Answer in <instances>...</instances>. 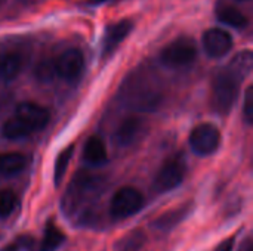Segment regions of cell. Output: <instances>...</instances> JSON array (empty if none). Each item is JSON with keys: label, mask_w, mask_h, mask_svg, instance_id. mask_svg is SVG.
<instances>
[{"label": "cell", "mask_w": 253, "mask_h": 251, "mask_svg": "<svg viewBox=\"0 0 253 251\" xmlns=\"http://www.w3.org/2000/svg\"><path fill=\"white\" fill-rule=\"evenodd\" d=\"M240 78L230 67L216 72L212 81V96L211 104L215 112L218 114H228L239 96V83Z\"/></svg>", "instance_id": "cell-1"}, {"label": "cell", "mask_w": 253, "mask_h": 251, "mask_svg": "<svg viewBox=\"0 0 253 251\" xmlns=\"http://www.w3.org/2000/svg\"><path fill=\"white\" fill-rule=\"evenodd\" d=\"M122 89L125 102L138 111H151L160 104L162 99V95L157 90L156 84L138 75H133L132 81L125 83V87Z\"/></svg>", "instance_id": "cell-2"}, {"label": "cell", "mask_w": 253, "mask_h": 251, "mask_svg": "<svg viewBox=\"0 0 253 251\" xmlns=\"http://www.w3.org/2000/svg\"><path fill=\"white\" fill-rule=\"evenodd\" d=\"M185 173H187V164L181 154L168 158L162 164L160 170L154 178V183H153L154 191L159 194L173 191L184 182Z\"/></svg>", "instance_id": "cell-3"}, {"label": "cell", "mask_w": 253, "mask_h": 251, "mask_svg": "<svg viewBox=\"0 0 253 251\" xmlns=\"http://www.w3.org/2000/svg\"><path fill=\"white\" fill-rule=\"evenodd\" d=\"M144 207V195L133 186L117 189L110 203V215L116 220L127 219Z\"/></svg>", "instance_id": "cell-4"}, {"label": "cell", "mask_w": 253, "mask_h": 251, "mask_svg": "<svg viewBox=\"0 0 253 251\" xmlns=\"http://www.w3.org/2000/svg\"><path fill=\"white\" fill-rule=\"evenodd\" d=\"M197 56V46L190 37H179L169 43L162 55L160 61L168 68H182L190 65Z\"/></svg>", "instance_id": "cell-5"}, {"label": "cell", "mask_w": 253, "mask_h": 251, "mask_svg": "<svg viewBox=\"0 0 253 251\" xmlns=\"http://www.w3.org/2000/svg\"><path fill=\"white\" fill-rule=\"evenodd\" d=\"M219 143L221 132L212 123H202L190 133V146L200 157L213 154L219 148Z\"/></svg>", "instance_id": "cell-6"}, {"label": "cell", "mask_w": 253, "mask_h": 251, "mask_svg": "<svg viewBox=\"0 0 253 251\" xmlns=\"http://www.w3.org/2000/svg\"><path fill=\"white\" fill-rule=\"evenodd\" d=\"M84 70V56L79 49H67L55 59L56 75L65 81H76Z\"/></svg>", "instance_id": "cell-7"}, {"label": "cell", "mask_w": 253, "mask_h": 251, "mask_svg": "<svg viewBox=\"0 0 253 251\" xmlns=\"http://www.w3.org/2000/svg\"><path fill=\"white\" fill-rule=\"evenodd\" d=\"M15 117H18L22 123H25L33 132L42 130L43 127L47 126L50 120L49 111L34 102H21L15 108Z\"/></svg>", "instance_id": "cell-8"}, {"label": "cell", "mask_w": 253, "mask_h": 251, "mask_svg": "<svg viewBox=\"0 0 253 251\" xmlns=\"http://www.w3.org/2000/svg\"><path fill=\"white\" fill-rule=\"evenodd\" d=\"M203 47L211 58H222L233 47V37L222 28H209L203 34Z\"/></svg>", "instance_id": "cell-9"}, {"label": "cell", "mask_w": 253, "mask_h": 251, "mask_svg": "<svg viewBox=\"0 0 253 251\" xmlns=\"http://www.w3.org/2000/svg\"><path fill=\"white\" fill-rule=\"evenodd\" d=\"M147 132V124L139 117L125 118L116 130V142L120 146H130L138 142Z\"/></svg>", "instance_id": "cell-10"}, {"label": "cell", "mask_w": 253, "mask_h": 251, "mask_svg": "<svg viewBox=\"0 0 253 251\" xmlns=\"http://www.w3.org/2000/svg\"><path fill=\"white\" fill-rule=\"evenodd\" d=\"M132 28H133V24L130 19H122V21L110 25L105 31V36H104L102 55L104 56L111 55L119 47V44L129 36Z\"/></svg>", "instance_id": "cell-11"}, {"label": "cell", "mask_w": 253, "mask_h": 251, "mask_svg": "<svg viewBox=\"0 0 253 251\" xmlns=\"http://www.w3.org/2000/svg\"><path fill=\"white\" fill-rule=\"evenodd\" d=\"M83 160L90 166H102L104 163H107V148L101 138L90 136L86 141L83 148Z\"/></svg>", "instance_id": "cell-12"}, {"label": "cell", "mask_w": 253, "mask_h": 251, "mask_svg": "<svg viewBox=\"0 0 253 251\" xmlns=\"http://www.w3.org/2000/svg\"><path fill=\"white\" fill-rule=\"evenodd\" d=\"M27 167V157L21 152H1L0 154V175L15 176Z\"/></svg>", "instance_id": "cell-13"}, {"label": "cell", "mask_w": 253, "mask_h": 251, "mask_svg": "<svg viewBox=\"0 0 253 251\" xmlns=\"http://www.w3.org/2000/svg\"><path fill=\"white\" fill-rule=\"evenodd\" d=\"M22 68V59L18 53L0 55V80L10 81L16 78Z\"/></svg>", "instance_id": "cell-14"}, {"label": "cell", "mask_w": 253, "mask_h": 251, "mask_svg": "<svg viewBox=\"0 0 253 251\" xmlns=\"http://www.w3.org/2000/svg\"><path fill=\"white\" fill-rule=\"evenodd\" d=\"M216 18L219 22L234 27V28H245L248 27V22H249L245 13L233 6H221L216 10Z\"/></svg>", "instance_id": "cell-15"}, {"label": "cell", "mask_w": 253, "mask_h": 251, "mask_svg": "<svg viewBox=\"0 0 253 251\" xmlns=\"http://www.w3.org/2000/svg\"><path fill=\"white\" fill-rule=\"evenodd\" d=\"M31 133H33V130L25 123H22L18 117H15V115L7 118L3 123V126H1V136L6 138V139H10V141L27 138Z\"/></svg>", "instance_id": "cell-16"}, {"label": "cell", "mask_w": 253, "mask_h": 251, "mask_svg": "<svg viewBox=\"0 0 253 251\" xmlns=\"http://www.w3.org/2000/svg\"><path fill=\"white\" fill-rule=\"evenodd\" d=\"M252 52H251V50H245V52L239 53V55L231 61V64H230L228 67H230L240 78H245V77L251 72V70H252Z\"/></svg>", "instance_id": "cell-17"}, {"label": "cell", "mask_w": 253, "mask_h": 251, "mask_svg": "<svg viewBox=\"0 0 253 251\" xmlns=\"http://www.w3.org/2000/svg\"><path fill=\"white\" fill-rule=\"evenodd\" d=\"M73 151H74V145H70L68 148H65L56 158L55 161V170H53V179H55V183L56 186L61 183L65 172H67V167L70 164V160L73 157Z\"/></svg>", "instance_id": "cell-18"}, {"label": "cell", "mask_w": 253, "mask_h": 251, "mask_svg": "<svg viewBox=\"0 0 253 251\" xmlns=\"http://www.w3.org/2000/svg\"><path fill=\"white\" fill-rule=\"evenodd\" d=\"M62 241H64L62 232L53 223H49L43 238V251H53L56 247H59Z\"/></svg>", "instance_id": "cell-19"}, {"label": "cell", "mask_w": 253, "mask_h": 251, "mask_svg": "<svg viewBox=\"0 0 253 251\" xmlns=\"http://www.w3.org/2000/svg\"><path fill=\"white\" fill-rule=\"evenodd\" d=\"M16 207V195L10 189H0V217H7Z\"/></svg>", "instance_id": "cell-20"}, {"label": "cell", "mask_w": 253, "mask_h": 251, "mask_svg": "<svg viewBox=\"0 0 253 251\" xmlns=\"http://www.w3.org/2000/svg\"><path fill=\"white\" fill-rule=\"evenodd\" d=\"M55 75H56V71H55V59H44L36 68V77H37V80H40L43 83L50 81Z\"/></svg>", "instance_id": "cell-21"}, {"label": "cell", "mask_w": 253, "mask_h": 251, "mask_svg": "<svg viewBox=\"0 0 253 251\" xmlns=\"http://www.w3.org/2000/svg\"><path fill=\"white\" fill-rule=\"evenodd\" d=\"M145 243V235L142 234V231H132L126 238H123L122 241V250L123 251H138L142 244Z\"/></svg>", "instance_id": "cell-22"}, {"label": "cell", "mask_w": 253, "mask_h": 251, "mask_svg": "<svg viewBox=\"0 0 253 251\" xmlns=\"http://www.w3.org/2000/svg\"><path fill=\"white\" fill-rule=\"evenodd\" d=\"M243 114L245 120L248 124H252L253 121V87L249 86L245 92V99H243Z\"/></svg>", "instance_id": "cell-23"}, {"label": "cell", "mask_w": 253, "mask_h": 251, "mask_svg": "<svg viewBox=\"0 0 253 251\" xmlns=\"http://www.w3.org/2000/svg\"><path fill=\"white\" fill-rule=\"evenodd\" d=\"M233 244H234V240L230 238V240L224 241L215 251H233Z\"/></svg>", "instance_id": "cell-24"}, {"label": "cell", "mask_w": 253, "mask_h": 251, "mask_svg": "<svg viewBox=\"0 0 253 251\" xmlns=\"http://www.w3.org/2000/svg\"><path fill=\"white\" fill-rule=\"evenodd\" d=\"M3 251H18V244L15 243L13 246H10V247H7V249H4Z\"/></svg>", "instance_id": "cell-25"}, {"label": "cell", "mask_w": 253, "mask_h": 251, "mask_svg": "<svg viewBox=\"0 0 253 251\" xmlns=\"http://www.w3.org/2000/svg\"><path fill=\"white\" fill-rule=\"evenodd\" d=\"M245 250H246V251H252V250H251V241H249V240L246 241V246H245Z\"/></svg>", "instance_id": "cell-26"}, {"label": "cell", "mask_w": 253, "mask_h": 251, "mask_svg": "<svg viewBox=\"0 0 253 251\" xmlns=\"http://www.w3.org/2000/svg\"><path fill=\"white\" fill-rule=\"evenodd\" d=\"M240 1H246V0H240Z\"/></svg>", "instance_id": "cell-27"}]
</instances>
